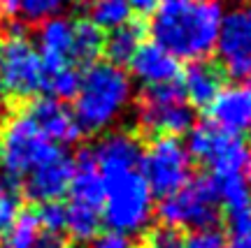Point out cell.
Segmentation results:
<instances>
[{
	"label": "cell",
	"mask_w": 251,
	"mask_h": 248,
	"mask_svg": "<svg viewBox=\"0 0 251 248\" xmlns=\"http://www.w3.org/2000/svg\"><path fill=\"white\" fill-rule=\"evenodd\" d=\"M221 21V0H165L153 9L149 33L175 58L202 61L216 49Z\"/></svg>",
	"instance_id": "obj_1"
},
{
	"label": "cell",
	"mask_w": 251,
	"mask_h": 248,
	"mask_svg": "<svg viewBox=\"0 0 251 248\" xmlns=\"http://www.w3.org/2000/svg\"><path fill=\"white\" fill-rule=\"evenodd\" d=\"M133 98V84L114 63H93L79 77L75 118L81 133H102L117 123Z\"/></svg>",
	"instance_id": "obj_2"
},
{
	"label": "cell",
	"mask_w": 251,
	"mask_h": 248,
	"mask_svg": "<svg viewBox=\"0 0 251 248\" xmlns=\"http://www.w3.org/2000/svg\"><path fill=\"white\" fill-rule=\"evenodd\" d=\"M102 186H105V197L100 213L102 221L109 225V230L124 237L142 234L153 216V193L144 181L140 167L105 174Z\"/></svg>",
	"instance_id": "obj_3"
},
{
	"label": "cell",
	"mask_w": 251,
	"mask_h": 248,
	"mask_svg": "<svg viewBox=\"0 0 251 248\" xmlns=\"http://www.w3.org/2000/svg\"><path fill=\"white\" fill-rule=\"evenodd\" d=\"M58 151L63 146L51 142L26 112L9 116L0 128V169L12 181H24Z\"/></svg>",
	"instance_id": "obj_4"
},
{
	"label": "cell",
	"mask_w": 251,
	"mask_h": 248,
	"mask_svg": "<svg viewBox=\"0 0 251 248\" xmlns=\"http://www.w3.org/2000/svg\"><path fill=\"white\" fill-rule=\"evenodd\" d=\"M0 84L5 95L17 100H28L42 90V61L21 26H14L12 35L0 42Z\"/></svg>",
	"instance_id": "obj_5"
},
{
	"label": "cell",
	"mask_w": 251,
	"mask_h": 248,
	"mask_svg": "<svg viewBox=\"0 0 251 248\" xmlns=\"http://www.w3.org/2000/svg\"><path fill=\"white\" fill-rule=\"evenodd\" d=\"M158 216L170 230H198L214 225L219 216V197L212 177L188 179L179 190L165 195L158 206Z\"/></svg>",
	"instance_id": "obj_6"
},
{
	"label": "cell",
	"mask_w": 251,
	"mask_h": 248,
	"mask_svg": "<svg viewBox=\"0 0 251 248\" xmlns=\"http://www.w3.org/2000/svg\"><path fill=\"white\" fill-rule=\"evenodd\" d=\"M137 123L144 133L151 135H184L193 125V109L186 102L181 86L177 81L149 86L140 98L137 107Z\"/></svg>",
	"instance_id": "obj_7"
},
{
	"label": "cell",
	"mask_w": 251,
	"mask_h": 248,
	"mask_svg": "<svg viewBox=\"0 0 251 248\" xmlns=\"http://www.w3.org/2000/svg\"><path fill=\"white\" fill-rule=\"evenodd\" d=\"M140 172L153 195H170L191 179V153L177 137H156L140 158Z\"/></svg>",
	"instance_id": "obj_8"
},
{
	"label": "cell",
	"mask_w": 251,
	"mask_h": 248,
	"mask_svg": "<svg viewBox=\"0 0 251 248\" xmlns=\"http://www.w3.org/2000/svg\"><path fill=\"white\" fill-rule=\"evenodd\" d=\"M188 153L207 165L212 174H247L251 162V153L240 135L226 133L214 123H202L191 130Z\"/></svg>",
	"instance_id": "obj_9"
},
{
	"label": "cell",
	"mask_w": 251,
	"mask_h": 248,
	"mask_svg": "<svg viewBox=\"0 0 251 248\" xmlns=\"http://www.w3.org/2000/svg\"><path fill=\"white\" fill-rule=\"evenodd\" d=\"M216 51L224 72L237 79L251 77V0L224 14Z\"/></svg>",
	"instance_id": "obj_10"
},
{
	"label": "cell",
	"mask_w": 251,
	"mask_h": 248,
	"mask_svg": "<svg viewBox=\"0 0 251 248\" xmlns=\"http://www.w3.org/2000/svg\"><path fill=\"white\" fill-rule=\"evenodd\" d=\"M72 179V156L63 149L58 151L51 160H47L45 165L33 169L21 183H24V193L28 200L37 204H49L58 202L70 186Z\"/></svg>",
	"instance_id": "obj_11"
},
{
	"label": "cell",
	"mask_w": 251,
	"mask_h": 248,
	"mask_svg": "<svg viewBox=\"0 0 251 248\" xmlns=\"http://www.w3.org/2000/svg\"><path fill=\"white\" fill-rule=\"evenodd\" d=\"M68 195H70V202H68L70 209L91 213L102 211L105 186H102V177L91 149H81L77 158H72V179L68 186Z\"/></svg>",
	"instance_id": "obj_12"
},
{
	"label": "cell",
	"mask_w": 251,
	"mask_h": 248,
	"mask_svg": "<svg viewBox=\"0 0 251 248\" xmlns=\"http://www.w3.org/2000/svg\"><path fill=\"white\" fill-rule=\"evenodd\" d=\"M24 112L58 146H70V144L79 142V137H81L79 123H77L75 114H72L70 109H65L58 100H54V98L33 100Z\"/></svg>",
	"instance_id": "obj_13"
},
{
	"label": "cell",
	"mask_w": 251,
	"mask_h": 248,
	"mask_svg": "<svg viewBox=\"0 0 251 248\" xmlns=\"http://www.w3.org/2000/svg\"><path fill=\"white\" fill-rule=\"evenodd\" d=\"M209 123L226 133L242 135L251 128V90L247 86H228L216 93V98L207 107Z\"/></svg>",
	"instance_id": "obj_14"
},
{
	"label": "cell",
	"mask_w": 251,
	"mask_h": 248,
	"mask_svg": "<svg viewBox=\"0 0 251 248\" xmlns=\"http://www.w3.org/2000/svg\"><path fill=\"white\" fill-rule=\"evenodd\" d=\"M128 65H130L133 77L142 81L147 89L161 86V84H172V81L179 79L177 58L156 42H142Z\"/></svg>",
	"instance_id": "obj_15"
},
{
	"label": "cell",
	"mask_w": 251,
	"mask_h": 248,
	"mask_svg": "<svg viewBox=\"0 0 251 248\" xmlns=\"http://www.w3.org/2000/svg\"><path fill=\"white\" fill-rule=\"evenodd\" d=\"M93 151V158L98 165L100 174H114V172H124V169H137L140 167V158H142V146L137 142V137L124 130L105 135Z\"/></svg>",
	"instance_id": "obj_16"
},
{
	"label": "cell",
	"mask_w": 251,
	"mask_h": 248,
	"mask_svg": "<svg viewBox=\"0 0 251 248\" xmlns=\"http://www.w3.org/2000/svg\"><path fill=\"white\" fill-rule=\"evenodd\" d=\"M37 53L42 61V74L56 72L63 68H75L70 58L72 51V21L68 19H49L40 28V40H37Z\"/></svg>",
	"instance_id": "obj_17"
},
{
	"label": "cell",
	"mask_w": 251,
	"mask_h": 248,
	"mask_svg": "<svg viewBox=\"0 0 251 248\" xmlns=\"http://www.w3.org/2000/svg\"><path fill=\"white\" fill-rule=\"evenodd\" d=\"M179 86L188 105L209 107V102L216 98V93L224 89V70L214 63L193 61L181 72Z\"/></svg>",
	"instance_id": "obj_18"
},
{
	"label": "cell",
	"mask_w": 251,
	"mask_h": 248,
	"mask_svg": "<svg viewBox=\"0 0 251 248\" xmlns=\"http://www.w3.org/2000/svg\"><path fill=\"white\" fill-rule=\"evenodd\" d=\"M144 30L147 28L140 21H126L119 28H112V33L105 37V46H102L109 63H114L119 68L124 63H130L135 51L144 42Z\"/></svg>",
	"instance_id": "obj_19"
},
{
	"label": "cell",
	"mask_w": 251,
	"mask_h": 248,
	"mask_svg": "<svg viewBox=\"0 0 251 248\" xmlns=\"http://www.w3.org/2000/svg\"><path fill=\"white\" fill-rule=\"evenodd\" d=\"M105 35L91 19H77L72 21V65H93L96 58L102 53Z\"/></svg>",
	"instance_id": "obj_20"
},
{
	"label": "cell",
	"mask_w": 251,
	"mask_h": 248,
	"mask_svg": "<svg viewBox=\"0 0 251 248\" xmlns=\"http://www.w3.org/2000/svg\"><path fill=\"white\" fill-rule=\"evenodd\" d=\"M65 5L68 0H0V14L24 23H45L58 17Z\"/></svg>",
	"instance_id": "obj_21"
},
{
	"label": "cell",
	"mask_w": 251,
	"mask_h": 248,
	"mask_svg": "<svg viewBox=\"0 0 251 248\" xmlns=\"http://www.w3.org/2000/svg\"><path fill=\"white\" fill-rule=\"evenodd\" d=\"M42 237V225L37 211H19L12 227L0 237V248H35L37 239Z\"/></svg>",
	"instance_id": "obj_22"
},
{
	"label": "cell",
	"mask_w": 251,
	"mask_h": 248,
	"mask_svg": "<svg viewBox=\"0 0 251 248\" xmlns=\"http://www.w3.org/2000/svg\"><path fill=\"white\" fill-rule=\"evenodd\" d=\"M91 21L98 28H119L121 23L130 21V7L126 0H93Z\"/></svg>",
	"instance_id": "obj_23"
},
{
	"label": "cell",
	"mask_w": 251,
	"mask_h": 248,
	"mask_svg": "<svg viewBox=\"0 0 251 248\" xmlns=\"http://www.w3.org/2000/svg\"><path fill=\"white\" fill-rule=\"evenodd\" d=\"M77 86H79V72H77V68H63V70L42 74V90L49 93V98L54 100L75 98Z\"/></svg>",
	"instance_id": "obj_24"
},
{
	"label": "cell",
	"mask_w": 251,
	"mask_h": 248,
	"mask_svg": "<svg viewBox=\"0 0 251 248\" xmlns=\"http://www.w3.org/2000/svg\"><path fill=\"white\" fill-rule=\"evenodd\" d=\"M186 248H226V232L216 225L198 227L186 239Z\"/></svg>",
	"instance_id": "obj_25"
},
{
	"label": "cell",
	"mask_w": 251,
	"mask_h": 248,
	"mask_svg": "<svg viewBox=\"0 0 251 248\" xmlns=\"http://www.w3.org/2000/svg\"><path fill=\"white\" fill-rule=\"evenodd\" d=\"M37 218L47 234H61L65 230V206L58 202L42 204V209L37 211Z\"/></svg>",
	"instance_id": "obj_26"
},
{
	"label": "cell",
	"mask_w": 251,
	"mask_h": 248,
	"mask_svg": "<svg viewBox=\"0 0 251 248\" xmlns=\"http://www.w3.org/2000/svg\"><path fill=\"white\" fill-rule=\"evenodd\" d=\"M144 248H186V239L177 230L163 227V230H156L147 239V246Z\"/></svg>",
	"instance_id": "obj_27"
},
{
	"label": "cell",
	"mask_w": 251,
	"mask_h": 248,
	"mask_svg": "<svg viewBox=\"0 0 251 248\" xmlns=\"http://www.w3.org/2000/svg\"><path fill=\"white\" fill-rule=\"evenodd\" d=\"M19 197L9 190L7 195L0 200V237H5V232L12 227V223L17 221L19 216Z\"/></svg>",
	"instance_id": "obj_28"
},
{
	"label": "cell",
	"mask_w": 251,
	"mask_h": 248,
	"mask_svg": "<svg viewBox=\"0 0 251 248\" xmlns=\"http://www.w3.org/2000/svg\"><path fill=\"white\" fill-rule=\"evenodd\" d=\"M93 244L89 248H133V241L130 237H124L119 232H112L109 230L107 234H100V237H93Z\"/></svg>",
	"instance_id": "obj_29"
},
{
	"label": "cell",
	"mask_w": 251,
	"mask_h": 248,
	"mask_svg": "<svg viewBox=\"0 0 251 248\" xmlns=\"http://www.w3.org/2000/svg\"><path fill=\"white\" fill-rule=\"evenodd\" d=\"M130 12L137 14H153V9L158 7V0H126Z\"/></svg>",
	"instance_id": "obj_30"
},
{
	"label": "cell",
	"mask_w": 251,
	"mask_h": 248,
	"mask_svg": "<svg viewBox=\"0 0 251 248\" xmlns=\"http://www.w3.org/2000/svg\"><path fill=\"white\" fill-rule=\"evenodd\" d=\"M226 248H251V232H237L226 237Z\"/></svg>",
	"instance_id": "obj_31"
},
{
	"label": "cell",
	"mask_w": 251,
	"mask_h": 248,
	"mask_svg": "<svg viewBox=\"0 0 251 248\" xmlns=\"http://www.w3.org/2000/svg\"><path fill=\"white\" fill-rule=\"evenodd\" d=\"M35 248H68V246L61 239V234H45V237L37 239Z\"/></svg>",
	"instance_id": "obj_32"
},
{
	"label": "cell",
	"mask_w": 251,
	"mask_h": 248,
	"mask_svg": "<svg viewBox=\"0 0 251 248\" xmlns=\"http://www.w3.org/2000/svg\"><path fill=\"white\" fill-rule=\"evenodd\" d=\"M9 193V188H7V181H5V174H2V169H0V200L7 195Z\"/></svg>",
	"instance_id": "obj_33"
},
{
	"label": "cell",
	"mask_w": 251,
	"mask_h": 248,
	"mask_svg": "<svg viewBox=\"0 0 251 248\" xmlns=\"http://www.w3.org/2000/svg\"><path fill=\"white\" fill-rule=\"evenodd\" d=\"M2 102H5V90H2V84H0V107H2Z\"/></svg>",
	"instance_id": "obj_34"
},
{
	"label": "cell",
	"mask_w": 251,
	"mask_h": 248,
	"mask_svg": "<svg viewBox=\"0 0 251 248\" xmlns=\"http://www.w3.org/2000/svg\"><path fill=\"white\" fill-rule=\"evenodd\" d=\"M247 81H249V86H247V89H249V90H251V77H249V79H247Z\"/></svg>",
	"instance_id": "obj_35"
},
{
	"label": "cell",
	"mask_w": 251,
	"mask_h": 248,
	"mask_svg": "<svg viewBox=\"0 0 251 248\" xmlns=\"http://www.w3.org/2000/svg\"><path fill=\"white\" fill-rule=\"evenodd\" d=\"M79 248H89V246H79Z\"/></svg>",
	"instance_id": "obj_36"
}]
</instances>
